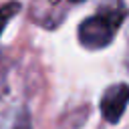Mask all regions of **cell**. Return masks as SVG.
I'll return each mask as SVG.
<instances>
[{
	"label": "cell",
	"instance_id": "cell-3",
	"mask_svg": "<svg viewBox=\"0 0 129 129\" xmlns=\"http://www.w3.org/2000/svg\"><path fill=\"white\" fill-rule=\"evenodd\" d=\"M20 10V4L18 2H6V4H2L0 6V34H2V30H4V26L14 18V14Z\"/></svg>",
	"mask_w": 129,
	"mask_h": 129
},
{
	"label": "cell",
	"instance_id": "cell-1",
	"mask_svg": "<svg viewBox=\"0 0 129 129\" xmlns=\"http://www.w3.org/2000/svg\"><path fill=\"white\" fill-rule=\"evenodd\" d=\"M125 14H127L125 8L111 6V8H103L97 14L85 18L79 24V42L89 50H99V48L109 46L119 26L123 24Z\"/></svg>",
	"mask_w": 129,
	"mask_h": 129
},
{
	"label": "cell",
	"instance_id": "cell-5",
	"mask_svg": "<svg viewBox=\"0 0 129 129\" xmlns=\"http://www.w3.org/2000/svg\"><path fill=\"white\" fill-rule=\"evenodd\" d=\"M71 2H83V0H71Z\"/></svg>",
	"mask_w": 129,
	"mask_h": 129
},
{
	"label": "cell",
	"instance_id": "cell-2",
	"mask_svg": "<svg viewBox=\"0 0 129 129\" xmlns=\"http://www.w3.org/2000/svg\"><path fill=\"white\" fill-rule=\"evenodd\" d=\"M127 105H129V85L125 83L111 85L101 97V113L109 123H117L123 117Z\"/></svg>",
	"mask_w": 129,
	"mask_h": 129
},
{
	"label": "cell",
	"instance_id": "cell-4",
	"mask_svg": "<svg viewBox=\"0 0 129 129\" xmlns=\"http://www.w3.org/2000/svg\"><path fill=\"white\" fill-rule=\"evenodd\" d=\"M125 67L129 71V40H127V54H125Z\"/></svg>",
	"mask_w": 129,
	"mask_h": 129
}]
</instances>
